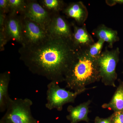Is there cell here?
<instances>
[{"label": "cell", "mask_w": 123, "mask_h": 123, "mask_svg": "<svg viewBox=\"0 0 123 123\" xmlns=\"http://www.w3.org/2000/svg\"><path fill=\"white\" fill-rule=\"evenodd\" d=\"M91 102L89 100L76 106H69L67 108L68 112V114L66 117L67 120L70 123H78L82 121L89 123L90 120L88 115L89 112V108Z\"/></svg>", "instance_id": "7c38bea8"}, {"label": "cell", "mask_w": 123, "mask_h": 123, "mask_svg": "<svg viewBox=\"0 0 123 123\" xmlns=\"http://www.w3.org/2000/svg\"><path fill=\"white\" fill-rule=\"evenodd\" d=\"M94 123H111V116L106 118H100L97 116L94 119Z\"/></svg>", "instance_id": "44dd1931"}, {"label": "cell", "mask_w": 123, "mask_h": 123, "mask_svg": "<svg viewBox=\"0 0 123 123\" xmlns=\"http://www.w3.org/2000/svg\"><path fill=\"white\" fill-rule=\"evenodd\" d=\"M20 16L22 24L23 44L21 46L29 47L38 44L48 37L47 30L39 24Z\"/></svg>", "instance_id": "8992f818"}, {"label": "cell", "mask_w": 123, "mask_h": 123, "mask_svg": "<svg viewBox=\"0 0 123 123\" xmlns=\"http://www.w3.org/2000/svg\"><path fill=\"white\" fill-rule=\"evenodd\" d=\"M10 72L6 71L0 74V111H5L11 99L9 96L8 88L10 80Z\"/></svg>", "instance_id": "5bb4252c"}, {"label": "cell", "mask_w": 123, "mask_h": 123, "mask_svg": "<svg viewBox=\"0 0 123 123\" xmlns=\"http://www.w3.org/2000/svg\"><path fill=\"white\" fill-rule=\"evenodd\" d=\"M111 123H123V111L114 112L111 115Z\"/></svg>", "instance_id": "d6986e66"}, {"label": "cell", "mask_w": 123, "mask_h": 123, "mask_svg": "<svg viewBox=\"0 0 123 123\" xmlns=\"http://www.w3.org/2000/svg\"><path fill=\"white\" fill-rule=\"evenodd\" d=\"M47 102L45 106L49 110L55 109L61 111L66 104L74 103L78 95L81 92H75L61 88L59 83L50 81L47 85Z\"/></svg>", "instance_id": "5b68a950"}, {"label": "cell", "mask_w": 123, "mask_h": 123, "mask_svg": "<svg viewBox=\"0 0 123 123\" xmlns=\"http://www.w3.org/2000/svg\"><path fill=\"white\" fill-rule=\"evenodd\" d=\"M73 28L72 41L77 50H86L95 43L94 40L88 32L85 24L79 26L72 23Z\"/></svg>", "instance_id": "30bf717a"}, {"label": "cell", "mask_w": 123, "mask_h": 123, "mask_svg": "<svg viewBox=\"0 0 123 123\" xmlns=\"http://www.w3.org/2000/svg\"><path fill=\"white\" fill-rule=\"evenodd\" d=\"M118 81L119 85L111 101L102 106L103 108L112 110L114 112L123 110V81L120 79Z\"/></svg>", "instance_id": "9a60e30c"}, {"label": "cell", "mask_w": 123, "mask_h": 123, "mask_svg": "<svg viewBox=\"0 0 123 123\" xmlns=\"http://www.w3.org/2000/svg\"><path fill=\"white\" fill-rule=\"evenodd\" d=\"M9 13L21 15L25 9L26 0H9Z\"/></svg>", "instance_id": "ac0fdd59"}, {"label": "cell", "mask_w": 123, "mask_h": 123, "mask_svg": "<svg viewBox=\"0 0 123 123\" xmlns=\"http://www.w3.org/2000/svg\"><path fill=\"white\" fill-rule=\"evenodd\" d=\"M33 104L27 98H11L0 123H38L31 113Z\"/></svg>", "instance_id": "3957f363"}, {"label": "cell", "mask_w": 123, "mask_h": 123, "mask_svg": "<svg viewBox=\"0 0 123 123\" xmlns=\"http://www.w3.org/2000/svg\"></svg>", "instance_id": "d4e9b609"}, {"label": "cell", "mask_w": 123, "mask_h": 123, "mask_svg": "<svg viewBox=\"0 0 123 123\" xmlns=\"http://www.w3.org/2000/svg\"><path fill=\"white\" fill-rule=\"evenodd\" d=\"M120 51L119 48L111 50L106 48L98 59L101 81L105 86L115 87L117 79L116 69L119 61Z\"/></svg>", "instance_id": "277c9868"}, {"label": "cell", "mask_w": 123, "mask_h": 123, "mask_svg": "<svg viewBox=\"0 0 123 123\" xmlns=\"http://www.w3.org/2000/svg\"><path fill=\"white\" fill-rule=\"evenodd\" d=\"M122 73H123V72H122Z\"/></svg>", "instance_id": "603a6c76"}, {"label": "cell", "mask_w": 123, "mask_h": 123, "mask_svg": "<svg viewBox=\"0 0 123 123\" xmlns=\"http://www.w3.org/2000/svg\"><path fill=\"white\" fill-rule=\"evenodd\" d=\"M105 42L101 40H98L97 42L90 45L85 50L91 57L98 60L102 52V49Z\"/></svg>", "instance_id": "e0dca14e"}, {"label": "cell", "mask_w": 123, "mask_h": 123, "mask_svg": "<svg viewBox=\"0 0 123 123\" xmlns=\"http://www.w3.org/2000/svg\"><path fill=\"white\" fill-rule=\"evenodd\" d=\"M62 12L67 17L74 19L79 26L84 25L88 18V9L81 1L71 2L66 5Z\"/></svg>", "instance_id": "8fae6325"}, {"label": "cell", "mask_w": 123, "mask_h": 123, "mask_svg": "<svg viewBox=\"0 0 123 123\" xmlns=\"http://www.w3.org/2000/svg\"><path fill=\"white\" fill-rule=\"evenodd\" d=\"M0 12L8 14L9 12V0H0Z\"/></svg>", "instance_id": "ffe728a7"}, {"label": "cell", "mask_w": 123, "mask_h": 123, "mask_svg": "<svg viewBox=\"0 0 123 123\" xmlns=\"http://www.w3.org/2000/svg\"><path fill=\"white\" fill-rule=\"evenodd\" d=\"M72 23H69L64 16L59 13L52 14L46 30L49 35L72 40Z\"/></svg>", "instance_id": "ba28073f"}, {"label": "cell", "mask_w": 123, "mask_h": 123, "mask_svg": "<svg viewBox=\"0 0 123 123\" xmlns=\"http://www.w3.org/2000/svg\"><path fill=\"white\" fill-rule=\"evenodd\" d=\"M98 60L85 50H77L74 60L65 77L66 88L75 92H85L86 86L101 80Z\"/></svg>", "instance_id": "7a4b0ae2"}, {"label": "cell", "mask_w": 123, "mask_h": 123, "mask_svg": "<svg viewBox=\"0 0 123 123\" xmlns=\"http://www.w3.org/2000/svg\"><path fill=\"white\" fill-rule=\"evenodd\" d=\"M20 15L37 23L46 30L52 14L42 7L37 0H26L25 9Z\"/></svg>", "instance_id": "52a82bcc"}, {"label": "cell", "mask_w": 123, "mask_h": 123, "mask_svg": "<svg viewBox=\"0 0 123 123\" xmlns=\"http://www.w3.org/2000/svg\"><path fill=\"white\" fill-rule=\"evenodd\" d=\"M105 2L106 4L110 6H114L116 5H123V0H106Z\"/></svg>", "instance_id": "7402d4cb"}, {"label": "cell", "mask_w": 123, "mask_h": 123, "mask_svg": "<svg viewBox=\"0 0 123 123\" xmlns=\"http://www.w3.org/2000/svg\"><path fill=\"white\" fill-rule=\"evenodd\" d=\"M92 34L98 40L107 43L108 47L110 48H113L115 43L120 40L117 31L103 24H100L93 30Z\"/></svg>", "instance_id": "4fadbf2b"}, {"label": "cell", "mask_w": 123, "mask_h": 123, "mask_svg": "<svg viewBox=\"0 0 123 123\" xmlns=\"http://www.w3.org/2000/svg\"><path fill=\"white\" fill-rule=\"evenodd\" d=\"M5 30L8 40H12L22 45V24L20 15L7 14L5 23Z\"/></svg>", "instance_id": "9c48e42d"}, {"label": "cell", "mask_w": 123, "mask_h": 123, "mask_svg": "<svg viewBox=\"0 0 123 123\" xmlns=\"http://www.w3.org/2000/svg\"><path fill=\"white\" fill-rule=\"evenodd\" d=\"M39 2L42 7L51 14L63 11L67 5L62 0H41Z\"/></svg>", "instance_id": "2e32d148"}, {"label": "cell", "mask_w": 123, "mask_h": 123, "mask_svg": "<svg viewBox=\"0 0 123 123\" xmlns=\"http://www.w3.org/2000/svg\"><path fill=\"white\" fill-rule=\"evenodd\" d=\"M77 51L72 40L49 35L38 44L21 46L18 52L32 73L59 84L65 81Z\"/></svg>", "instance_id": "6da1fadb"}, {"label": "cell", "mask_w": 123, "mask_h": 123, "mask_svg": "<svg viewBox=\"0 0 123 123\" xmlns=\"http://www.w3.org/2000/svg\"></svg>", "instance_id": "cb8c5ba5"}]
</instances>
